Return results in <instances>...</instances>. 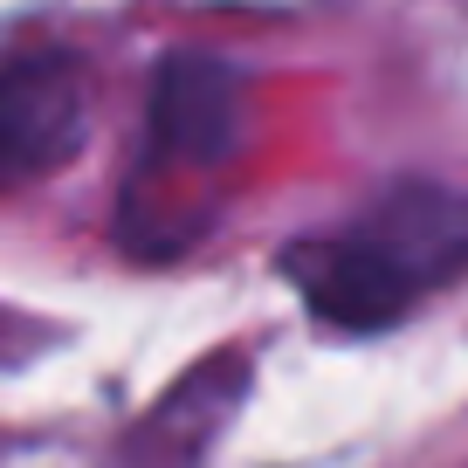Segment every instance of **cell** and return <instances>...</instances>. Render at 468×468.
<instances>
[{
    "label": "cell",
    "instance_id": "cell-4",
    "mask_svg": "<svg viewBox=\"0 0 468 468\" xmlns=\"http://www.w3.org/2000/svg\"><path fill=\"white\" fill-rule=\"evenodd\" d=\"M241 399H249V351H214L124 427L103 468H207Z\"/></svg>",
    "mask_w": 468,
    "mask_h": 468
},
{
    "label": "cell",
    "instance_id": "cell-1",
    "mask_svg": "<svg viewBox=\"0 0 468 468\" xmlns=\"http://www.w3.org/2000/svg\"><path fill=\"white\" fill-rule=\"evenodd\" d=\"M276 269L324 331L379 337L468 276V186L407 173L351 220L296 234Z\"/></svg>",
    "mask_w": 468,
    "mask_h": 468
},
{
    "label": "cell",
    "instance_id": "cell-3",
    "mask_svg": "<svg viewBox=\"0 0 468 468\" xmlns=\"http://www.w3.org/2000/svg\"><path fill=\"white\" fill-rule=\"evenodd\" d=\"M90 132V83L62 48H15L0 76V186L21 193L76 159Z\"/></svg>",
    "mask_w": 468,
    "mask_h": 468
},
{
    "label": "cell",
    "instance_id": "cell-2",
    "mask_svg": "<svg viewBox=\"0 0 468 468\" xmlns=\"http://www.w3.org/2000/svg\"><path fill=\"white\" fill-rule=\"evenodd\" d=\"M241 145V76L220 56L179 48L159 62L145 97V132H138V159L124 173V207H117V241L138 255H173L186 249V228L173 207L186 200V179H214Z\"/></svg>",
    "mask_w": 468,
    "mask_h": 468
}]
</instances>
